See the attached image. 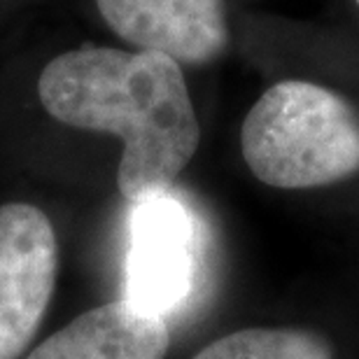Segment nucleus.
<instances>
[{
    "instance_id": "1",
    "label": "nucleus",
    "mask_w": 359,
    "mask_h": 359,
    "mask_svg": "<svg viewBox=\"0 0 359 359\" xmlns=\"http://www.w3.org/2000/svg\"><path fill=\"white\" fill-rule=\"evenodd\" d=\"M38 98L61 124L119 135L117 184L131 203L170 189L198 149L182 68L163 54L112 47L59 54L40 73Z\"/></svg>"
},
{
    "instance_id": "2",
    "label": "nucleus",
    "mask_w": 359,
    "mask_h": 359,
    "mask_svg": "<svg viewBox=\"0 0 359 359\" xmlns=\"http://www.w3.org/2000/svg\"><path fill=\"white\" fill-rule=\"evenodd\" d=\"M243 159L276 189H315L359 173V112L306 80L273 84L241 128Z\"/></svg>"
},
{
    "instance_id": "3",
    "label": "nucleus",
    "mask_w": 359,
    "mask_h": 359,
    "mask_svg": "<svg viewBox=\"0 0 359 359\" xmlns=\"http://www.w3.org/2000/svg\"><path fill=\"white\" fill-rule=\"evenodd\" d=\"M126 301L138 311L175 313L196 280V222L170 189L133 201L128 219Z\"/></svg>"
},
{
    "instance_id": "4",
    "label": "nucleus",
    "mask_w": 359,
    "mask_h": 359,
    "mask_svg": "<svg viewBox=\"0 0 359 359\" xmlns=\"http://www.w3.org/2000/svg\"><path fill=\"white\" fill-rule=\"evenodd\" d=\"M59 243L52 222L28 203L0 205V359L31 346L52 301Z\"/></svg>"
},
{
    "instance_id": "5",
    "label": "nucleus",
    "mask_w": 359,
    "mask_h": 359,
    "mask_svg": "<svg viewBox=\"0 0 359 359\" xmlns=\"http://www.w3.org/2000/svg\"><path fill=\"white\" fill-rule=\"evenodd\" d=\"M105 24L140 52L201 66L229 42L222 0H96Z\"/></svg>"
},
{
    "instance_id": "6",
    "label": "nucleus",
    "mask_w": 359,
    "mask_h": 359,
    "mask_svg": "<svg viewBox=\"0 0 359 359\" xmlns=\"http://www.w3.org/2000/svg\"><path fill=\"white\" fill-rule=\"evenodd\" d=\"M168 346L166 320L117 301L82 313L24 359H163Z\"/></svg>"
},
{
    "instance_id": "7",
    "label": "nucleus",
    "mask_w": 359,
    "mask_h": 359,
    "mask_svg": "<svg viewBox=\"0 0 359 359\" xmlns=\"http://www.w3.org/2000/svg\"><path fill=\"white\" fill-rule=\"evenodd\" d=\"M191 359H334V350L308 329L250 327L212 341Z\"/></svg>"
},
{
    "instance_id": "8",
    "label": "nucleus",
    "mask_w": 359,
    "mask_h": 359,
    "mask_svg": "<svg viewBox=\"0 0 359 359\" xmlns=\"http://www.w3.org/2000/svg\"><path fill=\"white\" fill-rule=\"evenodd\" d=\"M355 3H357V7H359V0H355Z\"/></svg>"
}]
</instances>
